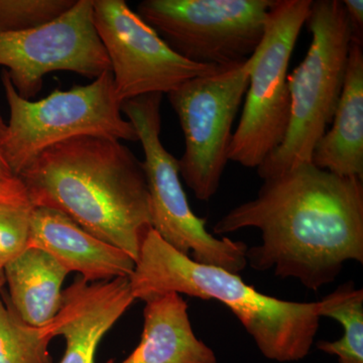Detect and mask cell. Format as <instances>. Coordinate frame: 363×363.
I'll return each mask as SVG.
<instances>
[{"label":"cell","instance_id":"cell-1","mask_svg":"<svg viewBox=\"0 0 363 363\" xmlns=\"http://www.w3.org/2000/svg\"><path fill=\"white\" fill-rule=\"evenodd\" d=\"M250 227L262 233V245L247 248V264L318 291L350 260L363 264L362 180L298 164L264 180L257 198L231 209L213 231Z\"/></svg>","mask_w":363,"mask_h":363},{"label":"cell","instance_id":"cell-2","mask_svg":"<svg viewBox=\"0 0 363 363\" xmlns=\"http://www.w3.org/2000/svg\"><path fill=\"white\" fill-rule=\"evenodd\" d=\"M18 178L33 208L57 210L136 262L152 227L143 162L121 140L80 136L38 155Z\"/></svg>","mask_w":363,"mask_h":363},{"label":"cell","instance_id":"cell-3","mask_svg":"<svg viewBox=\"0 0 363 363\" xmlns=\"http://www.w3.org/2000/svg\"><path fill=\"white\" fill-rule=\"evenodd\" d=\"M130 284L133 298L145 302L169 293L219 301L238 317L260 353L277 362L304 359L319 330L318 302H291L259 293L238 274L198 264L177 252L154 229L143 241Z\"/></svg>","mask_w":363,"mask_h":363},{"label":"cell","instance_id":"cell-4","mask_svg":"<svg viewBox=\"0 0 363 363\" xmlns=\"http://www.w3.org/2000/svg\"><path fill=\"white\" fill-rule=\"evenodd\" d=\"M312 35L305 59L288 75L290 121L283 143L257 168L262 180L312 162L333 121L345 80L352 32L340 0L312 1L306 21Z\"/></svg>","mask_w":363,"mask_h":363},{"label":"cell","instance_id":"cell-5","mask_svg":"<svg viewBox=\"0 0 363 363\" xmlns=\"http://www.w3.org/2000/svg\"><path fill=\"white\" fill-rule=\"evenodd\" d=\"M1 82L9 107L4 152L18 176L40 152L72 138L104 136L138 142L135 128L123 116L111 71L89 84L52 91L38 101L20 96L6 70Z\"/></svg>","mask_w":363,"mask_h":363},{"label":"cell","instance_id":"cell-6","mask_svg":"<svg viewBox=\"0 0 363 363\" xmlns=\"http://www.w3.org/2000/svg\"><path fill=\"white\" fill-rule=\"evenodd\" d=\"M162 94H149L123 102L121 111L142 143L143 168L149 190L152 227L164 242L198 264L240 274L247 266V245L206 229V219L193 212L184 191L178 159L161 140Z\"/></svg>","mask_w":363,"mask_h":363},{"label":"cell","instance_id":"cell-7","mask_svg":"<svg viewBox=\"0 0 363 363\" xmlns=\"http://www.w3.org/2000/svg\"><path fill=\"white\" fill-rule=\"evenodd\" d=\"M313 0H276L266 32L250 58V83L229 161L259 168L283 143L290 121L288 70Z\"/></svg>","mask_w":363,"mask_h":363},{"label":"cell","instance_id":"cell-8","mask_svg":"<svg viewBox=\"0 0 363 363\" xmlns=\"http://www.w3.org/2000/svg\"><path fill=\"white\" fill-rule=\"evenodd\" d=\"M276 0H143L138 13L183 58L229 69L257 51Z\"/></svg>","mask_w":363,"mask_h":363},{"label":"cell","instance_id":"cell-9","mask_svg":"<svg viewBox=\"0 0 363 363\" xmlns=\"http://www.w3.org/2000/svg\"><path fill=\"white\" fill-rule=\"evenodd\" d=\"M250 59L240 65L191 79L169 93L185 136L180 176L201 201L217 191L233 140V128L250 83Z\"/></svg>","mask_w":363,"mask_h":363},{"label":"cell","instance_id":"cell-10","mask_svg":"<svg viewBox=\"0 0 363 363\" xmlns=\"http://www.w3.org/2000/svg\"><path fill=\"white\" fill-rule=\"evenodd\" d=\"M93 13L121 104L143 95L169 94L191 79L225 70L177 54L124 0H93Z\"/></svg>","mask_w":363,"mask_h":363},{"label":"cell","instance_id":"cell-11","mask_svg":"<svg viewBox=\"0 0 363 363\" xmlns=\"http://www.w3.org/2000/svg\"><path fill=\"white\" fill-rule=\"evenodd\" d=\"M0 66L26 100L39 93L52 72L70 71L94 80L111 71L95 28L93 0H76L66 13L32 30L0 32Z\"/></svg>","mask_w":363,"mask_h":363},{"label":"cell","instance_id":"cell-12","mask_svg":"<svg viewBox=\"0 0 363 363\" xmlns=\"http://www.w3.org/2000/svg\"><path fill=\"white\" fill-rule=\"evenodd\" d=\"M135 301L130 278L89 283L78 277L63 291L58 314L43 327L52 338L65 339L60 363H95L100 341Z\"/></svg>","mask_w":363,"mask_h":363},{"label":"cell","instance_id":"cell-13","mask_svg":"<svg viewBox=\"0 0 363 363\" xmlns=\"http://www.w3.org/2000/svg\"><path fill=\"white\" fill-rule=\"evenodd\" d=\"M28 248H38L68 272H78L89 283L130 278L135 262L109 243L98 240L62 212L33 208Z\"/></svg>","mask_w":363,"mask_h":363},{"label":"cell","instance_id":"cell-14","mask_svg":"<svg viewBox=\"0 0 363 363\" xmlns=\"http://www.w3.org/2000/svg\"><path fill=\"white\" fill-rule=\"evenodd\" d=\"M143 319L140 344L119 363H218L213 350L196 336L182 295L169 293L145 301Z\"/></svg>","mask_w":363,"mask_h":363},{"label":"cell","instance_id":"cell-15","mask_svg":"<svg viewBox=\"0 0 363 363\" xmlns=\"http://www.w3.org/2000/svg\"><path fill=\"white\" fill-rule=\"evenodd\" d=\"M312 164L337 176L363 180V51L357 43L351 44L332 126L315 147Z\"/></svg>","mask_w":363,"mask_h":363},{"label":"cell","instance_id":"cell-16","mask_svg":"<svg viewBox=\"0 0 363 363\" xmlns=\"http://www.w3.org/2000/svg\"><path fill=\"white\" fill-rule=\"evenodd\" d=\"M69 272L38 248L25 252L4 267L11 307L26 324L47 326L58 314Z\"/></svg>","mask_w":363,"mask_h":363},{"label":"cell","instance_id":"cell-17","mask_svg":"<svg viewBox=\"0 0 363 363\" xmlns=\"http://www.w3.org/2000/svg\"><path fill=\"white\" fill-rule=\"evenodd\" d=\"M321 318L336 320L342 326V337L335 341L321 340L317 350L336 355L339 363H363V290L353 281L339 286L318 302Z\"/></svg>","mask_w":363,"mask_h":363},{"label":"cell","instance_id":"cell-18","mask_svg":"<svg viewBox=\"0 0 363 363\" xmlns=\"http://www.w3.org/2000/svg\"><path fill=\"white\" fill-rule=\"evenodd\" d=\"M52 339L43 327L26 324L0 298V363H54Z\"/></svg>","mask_w":363,"mask_h":363},{"label":"cell","instance_id":"cell-19","mask_svg":"<svg viewBox=\"0 0 363 363\" xmlns=\"http://www.w3.org/2000/svg\"><path fill=\"white\" fill-rule=\"evenodd\" d=\"M76 0H0V32L32 30L54 21Z\"/></svg>","mask_w":363,"mask_h":363},{"label":"cell","instance_id":"cell-20","mask_svg":"<svg viewBox=\"0 0 363 363\" xmlns=\"http://www.w3.org/2000/svg\"><path fill=\"white\" fill-rule=\"evenodd\" d=\"M33 207L0 201V267L6 266L28 248Z\"/></svg>","mask_w":363,"mask_h":363},{"label":"cell","instance_id":"cell-21","mask_svg":"<svg viewBox=\"0 0 363 363\" xmlns=\"http://www.w3.org/2000/svg\"><path fill=\"white\" fill-rule=\"evenodd\" d=\"M6 124L0 114V201L16 206L30 205L23 182L9 166L4 147Z\"/></svg>","mask_w":363,"mask_h":363},{"label":"cell","instance_id":"cell-22","mask_svg":"<svg viewBox=\"0 0 363 363\" xmlns=\"http://www.w3.org/2000/svg\"><path fill=\"white\" fill-rule=\"evenodd\" d=\"M342 4L350 20L352 42L362 45L363 1L362 0H343Z\"/></svg>","mask_w":363,"mask_h":363},{"label":"cell","instance_id":"cell-23","mask_svg":"<svg viewBox=\"0 0 363 363\" xmlns=\"http://www.w3.org/2000/svg\"><path fill=\"white\" fill-rule=\"evenodd\" d=\"M6 284V276H4V269L2 267H0V290H1L2 286Z\"/></svg>","mask_w":363,"mask_h":363}]
</instances>
